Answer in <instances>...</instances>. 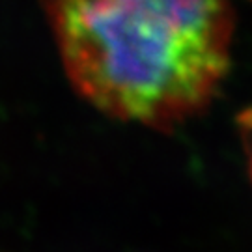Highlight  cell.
<instances>
[{
    "instance_id": "6da1fadb",
    "label": "cell",
    "mask_w": 252,
    "mask_h": 252,
    "mask_svg": "<svg viewBox=\"0 0 252 252\" xmlns=\"http://www.w3.org/2000/svg\"><path fill=\"white\" fill-rule=\"evenodd\" d=\"M73 88L108 116L168 131L230 67V0H41Z\"/></svg>"
},
{
    "instance_id": "7a4b0ae2",
    "label": "cell",
    "mask_w": 252,
    "mask_h": 252,
    "mask_svg": "<svg viewBox=\"0 0 252 252\" xmlns=\"http://www.w3.org/2000/svg\"><path fill=\"white\" fill-rule=\"evenodd\" d=\"M249 170H251V178H252V146H251V152H249Z\"/></svg>"
}]
</instances>
